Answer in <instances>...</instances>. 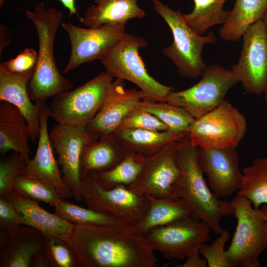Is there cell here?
Masks as SVG:
<instances>
[{"instance_id": "cell-8", "label": "cell", "mask_w": 267, "mask_h": 267, "mask_svg": "<svg viewBox=\"0 0 267 267\" xmlns=\"http://www.w3.org/2000/svg\"><path fill=\"white\" fill-rule=\"evenodd\" d=\"M244 116L225 99L214 110L196 119L189 137L194 146L203 148H236L244 137Z\"/></svg>"}, {"instance_id": "cell-38", "label": "cell", "mask_w": 267, "mask_h": 267, "mask_svg": "<svg viewBox=\"0 0 267 267\" xmlns=\"http://www.w3.org/2000/svg\"><path fill=\"white\" fill-rule=\"evenodd\" d=\"M37 59L38 53L32 48H26L15 58L0 63L10 72L21 73L35 70Z\"/></svg>"}, {"instance_id": "cell-7", "label": "cell", "mask_w": 267, "mask_h": 267, "mask_svg": "<svg viewBox=\"0 0 267 267\" xmlns=\"http://www.w3.org/2000/svg\"><path fill=\"white\" fill-rule=\"evenodd\" d=\"M113 79L102 71L82 86L53 97L50 116L59 124L85 127L103 105Z\"/></svg>"}, {"instance_id": "cell-44", "label": "cell", "mask_w": 267, "mask_h": 267, "mask_svg": "<svg viewBox=\"0 0 267 267\" xmlns=\"http://www.w3.org/2000/svg\"><path fill=\"white\" fill-rule=\"evenodd\" d=\"M262 19L264 23L267 35V9L265 12Z\"/></svg>"}, {"instance_id": "cell-1", "label": "cell", "mask_w": 267, "mask_h": 267, "mask_svg": "<svg viewBox=\"0 0 267 267\" xmlns=\"http://www.w3.org/2000/svg\"><path fill=\"white\" fill-rule=\"evenodd\" d=\"M69 245L77 267H156L145 236L125 223L75 225Z\"/></svg>"}, {"instance_id": "cell-42", "label": "cell", "mask_w": 267, "mask_h": 267, "mask_svg": "<svg viewBox=\"0 0 267 267\" xmlns=\"http://www.w3.org/2000/svg\"><path fill=\"white\" fill-rule=\"evenodd\" d=\"M69 12V16L77 14V8L75 6V0H59Z\"/></svg>"}, {"instance_id": "cell-30", "label": "cell", "mask_w": 267, "mask_h": 267, "mask_svg": "<svg viewBox=\"0 0 267 267\" xmlns=\"http://www.w3.org/2000/svg\"><path fill=\"white\" fill-rule=\"evenodd\" d=\"M137 107L154 115L167 125L169 131L176 134L189 133L196 119L183 108L167 101L144 99Z\"/></svg>"}, {"instance_id": "cell-29", "label": "cell", "mask_w": 267, "mask_h": 267, "mask_svg": "<svg viewBox=\"0 0 267 267\" xmlns=\"http://www.w3.org/2000/svg\"><path fill=\"white\" fill-rule=\"evenodd\" d=\"M145 158L140 154L128 151L125 157L111 169L91 174L98 185L103 188L111 189L118 185L129 186L139 175Z\"/></svg>"}, {"instance_id": "cell-31", "label": "cell", "mask_w": 267, "mask_h": 267, "mask_svg": "<svg viewBox=\"0 0 267 267\" xmlns=\"http://www.w3.org/2000/svg\"><path fill=\"white\" fill-rule=\"evenodd\" d=\"M242 174L237 194L249 200L255 209L267 204V158H256Z\"/></svg>"}, {"instance_id": "cell-22", "label": "cell", "mask_w": 267, "mask_h": 267, "mask_svg": "<svg viewBox=\"0 0 267 267\" xmlns=\"http://www.w3.org/2000/svg\"><path fill=\"white\" fill-rule=\"evenodd\" d=\"M30 129L24 116L14 105L0 101V152L4 155L9 151L23 155L28 160L32 155L28 144Z\"/></svg>"}, {"instance_id": "cell-25", "label": "cell", "mask_w": 267, "mask_h": 267, "mask_svg": "<svg viewBox=\"0 0 267 267\" xmlns=\"http://www.w3.org/2000/svg\"><path fill=\"white\" fill-rule=\"evenodd\" d=\"M149 202L144 218L134 227L144 235L150 230L188 217H191L193 208L184 199L145 195Z\"/></svg>"}, {"instance_id": "cell-17", "label": "cell", "mask_w": 267, "mask_h": 267, "mask_svg": "<svg viewBox=\"0 0 267 267\" xmlns=\"http://www.w3.org/2000/svg\"><path fill=\"white\" fill-rule=\"evenodd\" d=\"M198 160L217 197H227L238 191L243 174L236 148L198 147Z\"/></svg>"}, {"instance_id": "cell-21", "label": "cell", "mask_w": 267, "mask_h": 267, "mask_svg": "<svg viewBox=\"0 0 267 267\" xmlns=\"http://www.w3.org/2000/svg\"><path fill=\"white\" fill-rule=\"evenodd\" d=\"M6 198L22 215L24 224L44 234L60 238L69 244L74 224L43 208L37 201L14 192Z\"/></svg>"}, {"instance_id": "cell-33", "label": "cell", "mask_w": 267, "mask_h": 267, "mask_svg": "<svg viewBox=\"0 0 267 267\" xmlns=\"http://www.w3.org/2000/svg\"><path fill=\"white\" fill-rule=\"evenodd\" d=\"M13 190L17 194L54 207L63 199L49 184L26 172L17 178Z\"/></svg>"}, {"instance_id": "cell-16", "label": "cell", "mask_w": 267, "mask_h": 267, "mask_svg": "<svg viewBox=\"0 0 267 267\" xmlns=\"http://www.w3.org/2000/svg\"><path fill=\"white\" fill-rule=\"evenodd\" d=\"M146 98L141 90L126 89L124 80L116 79L101 107L85 127L86 131L97 139L112 134L129 113Z\"/></svg>"}, {"instance_id": "cell-14", "label": "cell", "mask_w": 267, "mask_h": 267, "mask_svg": "<svg viewBox=\"0 0 267 267\" xmlns=\"http://www.w3.org/2000/svg\"><path fill=\"white\" fill-rule=\"evenodd\" d=\"M61 24L71 43L70 55L64 73L84 63L99 59L126 34V24H107L89 28L78 27L71 23L62 22Z\"/></svg>"}, {"instance_id": "cell-9", "label": "cell", "mask_w": 267, "mask_h": 267, "mask_svg": "<svg viewBox=\"0 0 267 267\" xmlns=\"http://www.w3.org/2000/svg\"><path fill=\"white\" fill-rule=\"evenodd\" d=\"M83 199L88 208L106 212L133 227L145 216L149 202L145 195L139 194L127 186L118 185L104 189L96 183L92 174L81 179Z\"/></svg>"}, {"instance_id": "cell-37", "label": "cell", "mask_w": 267, "mask_h": 267, "mask_svg": "<svg viewBox=\"0 0 267 267\" xmlns=\"http://www.w3.org/2000/svg\"><path fill=\"white\" fill-rule=\"evenodd\" d=\"M229 238L228 231L223 230L211 245L204 243L201 245L199 251L206 260L208 267H232L226 259L224 249L225 243Z\"/></svg>"}, {"instance_id": "cell-40", "label": "cell", "mask_w": 267, "mask_h": 267, "mask_svg": "<svg viewBox=\"0 0 267 267\" xmlns=\"http://www.w3.org/2000/svg\"><path fill=\"white\" fill-rule=\"evenodd\" d=\"M199 250L196 251L189 254L186 257L185 262L182 265H175V267H207L206 260L201 258Z\"/></svg>"}, {"instance_id": "cell-26", "label": "cell", "mask_w": 267, "mask_h": 267, "mask_svg": "<svg viewBox=\"0 0 267 267\" xmlns=\"http://www.w3.org/2000/svg\"><path fill=\"white\" fill-rule=\"evenodd\" d=\"M188 134H176L169 131L119 128L111 135L127 151L147 157L158 152L167 144L180 140Z\"/></svg>"}, {"instance_id": "cell-36", "label": "cell", "mask_w": 267, "mask_h": 267, "mask_svg": "<svg viewBox=\"0 0 267 267\" xmlns=\"http://www.w3.org/2000/svg\"><path fill=\"white\" fill-rule=\"evenodd\" d=\"M119 128L158 132L168 131L167 125L158 118L137 106L129 113Z\"/></svg>"}, {"instance_id": "cell-3", "label": "cell", "mask_w": 267, "mask_h": 267, "mask_svg": "<svg viewBox=\"0 0 267 267\" xmlns=\"http://www.w3.org/2000/svg\"><path fill=\"white\" fill-rule=\"evenodd\" d=\"M177 159L181 171L179 197L192 207V218L204 222L219 235L223 230L222 218L233 215L231 201L221 200L210 190L198 163V147L188 135L179 141Z\"/></svg>"}, {"instance_id": "cell-10", "label": "cell", "mask_w": 267, "mask_h": 267, "mask_svg": "<svg viewBox=\"0 0 267 267\" xmlns=\"http://www.w3.org/2000/svg\"><path fill=\"white\" fill-rule=\"evenodd\" d=\"M201 76L190 88L171 91L166 101L183 108L197 119L222 103L229 90L239 82L231 69L218 65L207 66Z\"/></svg>"}, {"instance_id": "cell-13", "label": "cell", "mask_w": 267, "mask_h": 267, "mask_svg": "<svg viewBox=\"0 0 267 267\" xmlns=\"http://www.w3.org/2000/svg\"><path fill=\"white\" fill-rule=\"evenodd\" d=\"M210 228L204 222L188 217L155 228L144 236L155 251L169 260L186 258L210 239Z\"/></svg>"}, {"instance_id": "cell-4", "label": "cell", "mask_w": 267, "mask_h": 267, "mask_svg": "<svg viewBox=\"0 0 267 267\" xmlns=\"http://www.w3.org/2000/svg\"><path fill=\"white\" fill-rule=\"evenodd\" d=\"M151 0L173 36L172 44L163 48L164 55L172 60L181 77L194 79L201 75L207 66L202 57L203 47L205 44L216 42L214 33L211 31L206 36L198 35L186 24L179 8L174 10L159 0Z\"/></svg>"}, {"instance_id": "cell-34", "label": "cell", "mask_w": 267, "mask_h": 267, "mask_svg": "<svg viewBox=\"0 0 267 267\" xmlns=\"http://www.w3.org/2000/svg\"><path fill=\"white\" fill-rule=\"evenodd\" d=\"M29 161L21 154L14 151L1 157L0 197L7 198L14 193V182L17 178L26 172Z\"/></svg>"}, {"instance_id": "cell-11", "label": "cell", "mask_w": 267, "mask_h": 267, "mask_svg": "<svg viewBox=\"0 0 267 267\" xmlns=\"http://www.w3.org/2000/svg\"><path fill=\"white\" fill-rule=\"evenodd\" d=\"M179 141L171 142L146 157L138 178L128 187L141 195L179 198L181 171L177 159Z\"/></svg>"}, {"instance_id": "cell-24", "label": "cell", "mask_w": 267, "mask_h": 267, "mask_svg": "<svg viewBox=\"0 0 267 267\" xmlns=\"http://www.w3.org/2000/svg\"><path fill=\"white\" fill-rule=\"evenodd\" d=\"M138 0H93L94 5L86 9L80 22L89 28L107 24H126L132 18H142L145 13Z\"/></svg>"}, {"instance_id": "cell-18", "label": "cell", "mask_w": 267, "mask_h": 267, "mask_svg": "<svg viewBox=\"0 0 267 267\" xmlns=\"http://www.w3.org/2000/svg\"><path fill=\"white\" fill-rule=\"evenodd\" d=\"M50 116L49 106L44 102L40 113L38 147L34 158L28 163L26 172L49 184L62 198L67 200L73 197V194L53 154L47 129V120Z\"/></svg>"}, {"instance_id": "cell-23", "label": "cell", "mask_w": 267, "mask_h": 267, "mask_svg": "<svg viewBox=\"0 0 267 267\" xmlns=\"http://www.w3.org/2000/svg\"><path fill=\"white\" fill-rule=\"evenodd\" d=\"M127 152L113 135L89 142L81 154L80 178L89 174L111 169L125 157Z\"/></svg>"}, {"instance_id": "cell-47", "label": "cell", "mask_w": 267, "mask_h": 267, "mask_svg": "<svg viewBox=\"0 0 267 267\" xmlns=\"http://www.w3.org/2000/svg\"><path fill=\"white\" fill-rule=\"evenodd\" d=\"M267 94V90H266L265 93H264V94Z\"/></svg>"}, {"instance_id": "cell-12", "label": "cell", "mask_w": 267, "mask_h": 267, "mask_svg": "<svg viewBox=\"0 0 267 267\" xmlns=\"http://www.w3.org/2000/svg\"><path fill=\"white\" fill-rule=\"evenodd\" d=\"M242 37L239 59L230 69L246 92L264 94L267 89V35L263 20L252 24Z\"/></svg>"}, {"instance_id": "cell-32", "label": "cell", "mask_w": 267, "mask_h": 267, "mask_svg": "<svg viewBox=\"0 0 267 267\" xmlns=\"http://www.w3.org/2000/svg\"><path fill=\"white\" fill-rule=\"evenodd\" d=\"M54 208L55 214L74 225L124 223L108 212L85 208L64 199H62Z\"/></svg>"}, {"instance_id": "cell-28", "label": "cell", "mask_w": 267, "mask_h": 267, "mask_svg": "<svg viewBox=\"0 0 267 267\" xmlns=\"http://www.w3.org/2000/svg\"><path fill=\"white\" fill-rule=\"evenodd\" d=\"M226 0H193L194 6L183 18L195 33L203 35L211 27L223 25L227 21L230 11L225 10L223 5Z\"/></svg>"}, {"instance_id": "cell-43", "label": "cell", "mask_w": 267, "mask_h": 267, "mask_svg": "<svg viewBox=\"0 0 267 267\" xmlns=\"http://www.w3.org/2000/svg\"><path fill=\"white\" fill-rule=\"evenodd\" d=\"M260 210L267 222V204H264Z\"/></svg>"}, {"instance_id": "cell-41", "label": "cell", "mask_w": 267, "mask_h": 267, "mask_svg": "<svg viewBox=\"0 0 267 267\" xmlns=\"http://www.w3.org/2000/svg\"><path fill=\"white\" fill-rule=\"evenodd\" d=\"M11 33L8 27L0 23V55L1 56L4 48L10 43Z\"/></svg>"}, {"instance_id": "cell-5", "label": "cell", "mask_w": 267, "mask_h": 267, "mask_svg": "<svg viewBox=\"0 0 267 267\" xmlns=\"http://www.w3.org/2000/svg\"><path fill=\"white\" fill-rule=\"evenodd\" d=\"M147 45V41L141 37L126 33L98 60L113 78L127 80L136 85L146 94L145 99L166 101L173 89L159 83L147 72L138 53L140 48Z\"/></svg>"}, {"instance_id": "cell-39", "label": "cell", "mask_w": 267, "mask_h": 267, "mask_svg": "<svg viewBox=\"0 0 267 267\" xmlns=\"http://www.w3.org/2000/svg\"><path fill=\"white\" fill-rule=\"evenodd\" d=\"M24 224L21 214L6 198L0 197V231Z\"/></svg>"}, {"instance_id": "cell-20", "label": "cell", "mask_w": 267, "mask_h": 267, "mask_svg": "<svg viewBox=\"0 0 267 267\" xmlns=\"http://www.w3.org/2000/svg\"><path fill=\"white\" fill-rule=\"evenodd\" d=\"M35 70L24 73H14L0 64V101L15 106L23 114L28 123L31 139L38 138L40 132V113L43 102H32L27 86Z\"/></svg>"}, {"instance_id": "cell-45", "label": "cell", "mask_w": 267, "mask_h": 267, "mask_svg": "<svg viewBox=\"0 0 267 267\" xmlns=\"http://www.w3.org/2000/svg\"><path fill=\"white\" fill-rule=\"evenodd\" d=\"M4 0H0V6L1 7L2 6L3 3L4 2Z\"/></svg>"}, {"instance_id": "cell-2", "label": "cell", "mask_w": 267, "mask_h": 267, "mask_svg": "<svg viewBox=\"0 0 267 267\" xmlns=\"http://www.w3.org/2000/svg\"><path fill=\"white\" fill-rule=\"evenodd\" d=\"M25 14L36 28L39 43L37 63L27 86L28 92L34 102H44L73 87L72 83L59 72L54 56L55 37L63 13L54 8H46L41 2L33 10L26 9Z\"/></svg>"}, {"instance_id": "cell-15", "label": "cell", "mask_w": 267, "mask_h": 267, "mask_svg": "<svg viewBox=\"0 0 267 267\" xmlns=\"http://www.w3.org/2000/svg\"><path fill=\"white\" fill-rule=\"evenodd\" d=\"M52 148L66 182L77 201L83 199L80 163L84 147L97 139L87 133L85 127L58 123L49 133Z\"/></svg>"}, {"instance_id": "cell-19", "label": "cell", "mask_w": 267, "mask_h": 267, "mask_svg": "<svg viewBox=\"0 0 267 267\" xmlns=\"http://www.w3.org/2000/svg\"><path fill=\"white\" fill-rule=\"evenodd\" d=\"M44 245V233L26 225L0 231V267H33Z\"/></svg>"}, {"instance_id": "cell-46", "label": "cell", "mask_w": 267, "mask_h": 267, "mask_svg": "<svg viewBox=\"0 0 267 267\" xmlns=\"http://www.w3.org/2000/svg\"><path fill=\"white\" fill-rule=\"evenodd\" d=\"M264 95H265V100H266V102L267 103V94H265Z\"/></svg>"}, {"instance_id": "cell-6", "label": "cell", "mask_w": 267, "mask_h": 267, "mask_svg": "<svg viewBox=\"0 0 267 267\" xmlns=\"http://www.w3.org/2000/svg\"><path fill=\"white\" fill-rule=\"evenodd\" d=\"M237 224L225 256L232 267H259L267 248V222L260 209L237 194L231 201Z\"/></svg>"}, {"instance_id": "cell-27", "label": "cell", "mask_w": 267, "mask_h": 267, "mask_svg": "<svg viewBox=\"0 0 267 267\" xmlns=\"http://www.w3.org/2000/svg\"><path fill=\"white\" fill-rule=\"evenodd\" d=\"M267 9V0H235L227 21L219 30V36L227 41L239 40L252 24L262 19Z\"/></svg>"}, {"instance_id": "cell-35", "label": "cell", "mask_w": 267, "mask_h": 267, "mask_svg": "<svg viewBox=\"0 0 267 267\" xmlns=\"http://www.w3.org/2000/svg\"><path fill=\"white\" fill-rule=\"evenodd\" d=\"M44 234L43 252L50 267H77L73 252L67 242L53 235Z\"/></svg>"}]
</instances>
